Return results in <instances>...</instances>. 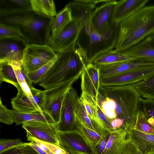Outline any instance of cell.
<instances>
[{"instance_id":"cell-38","label":"cell","mask_w":154,"mask_h":154,"mask_svg":"<svg viewBox=\"0 0 154 154\" xmlns=\"http://www.w3.org/2000/svg\"><path fill=\"white\" fill-rule=\"evenodd\" d=\"M77 117L83 122L88 128L96 132L83 105L80 102L79 100L77 110Z\"/></svg>"},{"instance_id":"cell-39","label":"cell","mask_w":154,"mask_h":154,"mask_svg":"<svg viewBox=\"0 0 154 154\" xmlns=\"http://www.w3.org/2000/svg\"><path fill=\"white\" fill-rule=\"evenodd\" d=\"M0 122L8 125H12L14 122L13 117L10 109H8L0 100Z\"/></svg>"},{"instance_id":"cell-14","label":"cell","mask_w":154,"mask_h":154,"mask_svg":"<svg viewBox=\"0 0 154 154\" xmlns=\"http://www.w3.org/2000/svg\"><path fill=\"white\" fill-rule=\"evenodd\" d=\"M22 125L23 128L26 132L33 137L41 141L60 146L57 123L37 122L26 123Z\"/></svg>"},{"instance_id":"cell-5","label":"cell","mask_w":154,"mask_h":154,"mask_svg":"<svg viewBox=\"0 0 154 154\" xmlns=\"http://www.w3.org/2000/svg\"><path fill=\"white\" fill-rule=\"evenodd\" d=\"M119 31V23H117L104 34L95 32L90 23L83 25L75 44L82 53L87 64L93 63L99 55L114 48Z\"/></svg>"},{"instance_id":"cell-23","label":"cell","mask_w":154,"mask_h":154,"mask_svg":"<svg viewBox=\"0 0 154 154\" xmlns=\"http://www.w3.org/2000/svg\"><path fill=\"white\" fill-rule=\"evenodd\" d=\"M131 135L143 154H147L154 151V134L140 131L134 128L131 130Z\"/></svg>"},{"instance_id":"cell-33","label":"cell","mask_w":154,"mask_h":154,"mask_svg":"<svg viewBox=\"0 0 154 154\" xmlns=\"http://www.w3.org/2000/svg\"><path fill=\"white\" fill-rule=\"evenodd\" d=\"M59 53H57L51 60L39 69L28 73V76L32 83L36 84L42 81L57 60Z\"/></svg>"},{"instance_id":"cell-19","label":"cell","mask_w":154,"mask_h":154,"mask_svg":"<svg viewBox=\"0 0 154 154\" xmlns=\"http://www.w3.org/2000/svg\"><path fill=\"white\" fill-rule=\"evenodd\" d=\"M107 0H74L69 2L66 5L70 9L72 18H81L83 25L91 23V14L96 7L97 5L102 3Z\"/></svg>"},{"instance_id":"cell-11","label":"cell","mask_w":154,"mask_h":154,"mask_svg":"<svg viewBox=\"0 0 154 154\" xmlns=\"http://www.w3.org/2000/svg\"><path fill=\"white\" fill-rule=\"evenodd\" d=\"M117 2L115 0H107L92 11L90 22L95 32L104 34L112 29L116 23L114 15Z\"/></svg>"},{"instance_id":"cell-43","label":"cell","mask_w":154,"mask_h":154,"mask_svg":"<svg viewBox=\"0 0 154 154\" xmlns=\"http://www.w3.org/2000/svg\"><path fill=\"white\" fill-rule=\"evenodd\" d=\"M111 126L114 130L121 128H124V121L123 120L116 118L111 120Z\"/></svg>"},{"instance_id":"cell-4","label":"cell","mask_w":154,"mask_h":154,"mask_svg":"<svg viewBox=\"0 0 154 154\" xmlns=\"http://www.w3.org/2000/svg\"><path fill=\"white\" fill-rule=\"evenodd\" d=\"M99 92L104 97L112 99L115 103L117 118L124 121V127L134 128L141 97L132 85L103 87Z\"/></svg>"},{"instance_id":"cell-12","label":"cell","mask_w":154,"mask_h":154,"mask_svg":"<svg viewBox=\"0 0 154 154\" xmlns=\"http://www.w3.org/2000/svg\"><path fill=\"white\" fill-rule=\"evenodd\" d=\"M154 75V65L148 66L100 78V85L103 87L132 85L147 79Z\"/></svg>"},{"instance_id":"cell-35","label":"cell","mask_w":154,"mask_h":154,"mask_svg":"<svg viewBox=\"0 0 154 154\" xmlns=\"http://www.w3.org/2000/svg\"><path fill=\"white\" fill-rule=\"evenodd\" d=\"M0 154H39L29 143H24L4 150Z\"/></svg>"},{"instance_id":"cell-31","label":"cell","mask_w":154,"mask_h":154,"mask_svg":"<svg viewBox=\"0 0 154 154\" xmlns=\"http://www.w3.org/2000/svg\"><path fill=\"white\" fill-rule=\"evenodd\" d=\"M132 85L141 96L144 99L154 100V75L147 79Z\"/></svg>"},{"instance_id":"cell-42","label":"cell","mask_w":154,"mask_h":154,"mask_svg":"<svg viewBox=\"0 0 154 154\" xmlns=\"http://www.w3.org/2000/svg\"><path fill=\"white\" fill-rule=\"evenodd\" d=\"M110 134L102 137L95 147L96 154H102L106 146Z\"/></svg>"},{"instance_id":"cell-28","label":"cell","mask_w":154,"mask_h":154,"mask_svg":"<svg viewBox=\"0 0 154 154\" xmlns=\"http://www.w3.org/2000/svg\"><path fill=\"white\" fill-rule=\"evenodd\" d=\"M32 10L51 17L57 15L55 5L53 0H29Z\"/></svg>"},{"instance_id":"cell-27","label":"cell","mask_w":154,"mask_h":154,"mask_svg":"<svg viewBox=\"0 0 154 154\" xmlns=\"http://www.w3.org/2000/svg\"><path fill=\"white\" fill-rule=\"evenodd\" d=\"M72 20L71 10L66 5L54 17L51 29V34L50 36L56 35Z\"/></svg>"},{"instance_id":"cell-21","label":"cell","mask_w":154,"mask_h":154,"mask_svg":"<svg viewBox=\"0 0 154 154\" xmlns=\"http://www.w3.org/2000/svg\"><path fill=\"white\" fill-rule=\"evenodd\" d=\"M12 107L14 110L22 112H43L35 100L29 97L21 88L17 89L16 96L11 100Z\"/></svg>"},{"instance_id":"cell-34","label":"cell","mask_w":154,"mask_h":154,"mask_svg":"<svg viewBox=\"0 0 154 154\" xmlns=\"http://www.w3.org/2000/svg\"><path fill=\"white\" fill-rule=\"evenodd\" d=\"M134 128L145 133L154 134V127L148 122L143 113L139 109Z\"/></svg>"},{"instance_id":"cell-16","label":"cell","mask_w":154,"mask_h":154,"mask_svg":"<svg viewBox=\"0 0 154 154\" xmlns=\"http://www.w3.org/2000/svg\"><path fill=\"white\" fill-rule=\"evenodd\" d=\"M81 90L97 101L101 86L99 68L93 63L87 64L81 76Z\"/></svg>"},{"instance_id":"cell-22","label":"cell","mask_w":154,"mask_h":154,"mask_svg":"<svg viewBox=\"0 0 154 154\" xmlns=\"http://www.w3.org/2000/svg\"><path fill=\"white\" fill-rule=\"evenodd\" d=\"M16 125L26 123L46 122L54 123L51 118L43 112H22L10 110Z\"/></svg>"},{"instance_id":"cell-8","label":"cell","mask_w":154,"mask_h":154,"mask_svg":"<svg viewBox=\"0 0 154 154\" xmlns=\"http://www.w3.org/2000/svg\"><path fill=\"white\" fill-rule=\"evenodd\" d=\"M131 129L122 127L113 131L102 154H137L138 146L131 136Z\"/></svg>"},{"instance_id":"cell-17","label":"cell","mask_w":154,"mask_h":154,"mask_svg":"<svg viewBox=\"0 0 154 154\" xmlns=\"http://www.w3.org/2000/svg\"><path fill=\"white\" fill-rule=\"evenodd\" d=\"M123 51L136 60L154 63V33Z\"/></svg>"},{"instance_id":"cell-13","label":"cell","mask_w":154,"mask_h":154,"mask_svg":"<svg viewBox=\"0 0 154 154\" xmlns=\"http://www.w3.org/2000/svg\"><path fill=\"white\" fill-rule=\"evenodd\" d=\"M58 138L60 146L70 154H95L79 131H58Z\"/></svg>"},{"instance_id":"cell-45","label":"cell","mask_w":154,"mask_h":154,"mask_svg":"<svg viewBox=\"0 0 154 154\" xmlns=\"http://www.w3.org/2000/svg\"><path fill=\"white\" fill-rule=\"evenodd\" d=\"M137 154H143L139 150H138Z\"/></svg>"},{"instance_id":"cell-20","label":"cell","mask_w":154,"mask_h":154,"mask_svg":"<svg viewBox=\"0 0 154 154\" xmlns=\"http://www.w3.org/2000/svg\"><path fill=\"white\" fill-rule=\"evenodd\" d=\"M149 0H122L117 1L114 20L119 23L145 7Z\"/></svg>"},{"instance_id":"cell-44","label":"cell","mask_w":154,"mask_h":154,"mask_svg":"<svg viewBox=\"0 0 154 154\" xmlns=\"http://www.w3.org/2000/svg\"><path fill=\"white\" fill-rule=\"evenodd\" d=\"M29 144L30 146L34 148L39 154H48L34 143L30 142L29 143Z\"/></svg>"},{"instance_id":"cell-10","label":"cell","mask_w":154,"mask_h":154,"mask_svg":"<svg viewBox=\"0 0 154 154\" xmlns=\"http://www.w3.org/2000/svg\"><path fill=\"white\" fill-rule=\"evenodd\" d=\"M82 27V21L81 18H73L56 35L50 36L47 44L55 51L62 52L76 42Z\"/></svg>"},{"instance_id":"cell-25","label":"cell","mask_w":154,"mask_h":154,"mask_svg":"<svg viewBox=\"0 0 154 154\" xmlns=\"http://www.w3.org/2000/svg\"><path fill=\"white\" fill-rule=\"evenodd\" d=\"M31 10L29 0H0V14Z\"/></svg>"},{"instance_id":"cell-26","label":"cell","mask_w":154,"mask_h":154,"mask_svg":"<svg viewBox=\"0 0 154 154\" xmlns=\"http://www.w3.org/2000/svg\"><path fill=\"white\" fill-rule=\"evenodd\" d=\"M9 63L13 69L21 88L29 97L33 99L30 90L33 87L32 83L28 76V73L23 67L22 62H12Z\"/></svg>"},{"instance_id":"cell-6","label":"cell","mask_w":154,"mask_h":154,"mask_svg":"<svg viewBox=\"0 0 154 154\" xmlns=\"http://www.w3.org/2000/svg\"><path fill=\"white\" fill-rule=\"evenodd\" d=\"M79 98L76 90L73 87L67 93L61 106L60 120L57 124L58 131H79L77 119Z\"/></svg>"},{"instance_id":"cell-3","label":"cell","mask_w":154,"mask_h":154,"mask_svg":"<svg viewBox=\"0 0 154 154\" xmlns=\"http://www.w3.org/2000/svg\"><path fill=\"white\" fill-rule=\"evenodd\" d=\"M87 64L82 53L75 43L67 50L60 53L57 60L39 85L48 89L81 77Z\"/></svg>"},{"instance_id":"cell-41","label":"cell","mask_w":154,"mask_h":154,"mask_svg":"<svg viewBox=\"0 0 154 154\" xmlns=\"http://www.w3.org/2000/svg\"><path fill=\"white\" fill-rule=\"evenodd\" d=\"M32 96L36 103L42 111L45 100V91L35 88L30 89Z\"/></svg>"},{"instance_id":"cell-37","label":"cell","mask_w":154,"mask_h":154,"mask_svg":"<svg viewBox=\"0 0 154 154\" xmlns=\"http://www.w3.org/2000/svg\"><path fill=\"white\" fill-rule=\"evenodd\" d=\"M22 38L20 32L16 28L0 23V39Z\"/></svg>"},{"instance_id":"cell-9","label":"cell","mask_w":154,"mask_h":154,"mask_svg":"<svg viewBox=\"0 0 154 154\" xmlns=\"http://www.w3.org/2000/svg\"><path fill=\"white\" fill-rule=\"evenodd\" d=\"M57 54L47 44H27L23 52L22 64L28 73L39 69Z\"/></svg>"},{"instance_id":"cell-46","label":"cell","mask_w":154,"mask_h":154,"mask_svg":"<svg viewBox=\"0 0 154 154\" xmlns=\"http://www.w3.org/2000/svg\"><path fill=\"white\" fill-rule=\"evenodd\" d=\"M147 154H154V151L150 152V153H149Z\"/></svg>"},{"instance_id":"cell-15","label":"cell","mask_w":154,"mask_h":154,"mask_svg":"<svg viewBox=\"0 0 154 154\" xmlns=\"http://www.w3.org/2000/svg\"><path fill=\"white\" fill-rule=\"evenodd\" d=\"M27 45L22 38L0 39V63H22L23 52Z\"/></svg>"},{"instance_id":"cell-32","label":"cell","mask_w":154,"mask_h":154,"mask_svg":"<svg viewBox=\"0 0 154 154\" xmlns=\"http://www.w3.org/2000/svg\"><path fill=\"white\" fill-rule=\"evenodd\" d=\"M79 100L83 105L91 120L94 119L97 115L98 101L91 95L83 91H82Z\"/></svg>"},{"instance_id":"cell-18","label":"cell","mask_w":154,"mask_h":154,"mask_svg":"<svg viewBox=\"0 0 154 154\" xmlns=\"http://www.w3.org/2000/svg\"><path fill=\"white\" fill-rule=\"evenodd\" d=\"M152 65H154V63L135 60L99 66L98 67L100 78Z\"/></svg>"},{"instance_id":"cell-7","label":"cell","mask_w":154,"mask_h":154,"mask_svg":"<svg viewBox=\"0 0 154 154\" xmlns=\"http://www.w3.org/2000/svg\"><path fill=\"white\" fill-rule=\"evenodd\" d=\"M81 77L51 88L46 89L45 100L42 111L48 114L54 122L57 124L59 121L62 103L69 91L74 83Z\"/></svg>"},{"instance_id":"cell-24","label":"cell","mask_w":154,"mask_h":154,"mask_svg":"<svg viewBox=\"0 0 154 154\" xmlns=\"http://www.w3.org/2000/svg\"><path fill=\"white\" fill-rule=\"evenodd\" d=\"M91 121L96 131L102 137L110 134L115 130L111 126V120L103 112L98 103L97 104V115Z\"/></svg>"},{"instance_id":"cell-2","label":"cell","mask_w":154,"mask_h":154,"mask_svg":"<svg viewBox=\"0 0 154 154\" xmlns=\"http://www.w3.org/2000/svg\"><path fill=\"white\" fill-rule=\"evenodd\" d=\"M154 33V5L144 7L119 23L114 49L123 51Z\"/></svg>"},{"instance_id":"cell-30","label":"cell","mask_w":154,"mask_h":154,"mask_svg":"<svg viewBox=\"0 0 154 154\" xmlns=\"http://www.w3.org/2000/svg\"><path fill=\"white\" fill-rule=\"evenodd\" d=\"M0 83L6 82L17 89L21 88L12 66L8 62L0 63Z\"/></svg>"},{"instance_id":"cell-1","label":"cell","mask_w":154,"mask_h":154,"mask_svg":"<svg viewBox=\"0 0 154 154\" xmlns=\"http://www.w3.org/2000/svg\"><path fill=\"white\" fill-rule=\"evenodd\" d=\"M54 17L32 10L0 14V23L16 28L27 44H46Z\"/></svg>"},{"instance_id":"cell-29","label":"cell","mask_w":154,"mask_h":154,"mask_svg":"<svg viewBox=\"0 0 154 154\" xmlns=\"http://www.w3.org/2000/svg\"><path fill=\"white\" fill-rule=\"evenodd\" d=\"M79 131L92 148L95 154V147L102 138L96 132L88 128L77 117Z\"/></svg>"},{"instance_id":"cell-40","label":"cell","mask_w":154,"mask_h":154,"mask_svg":"<svg viewBox=\"0 0 154 154\" xmlns=\"http://www.w3.org/2000/svg\"><path fill=\"white\" fill-rule=\"evenodd\" d=\"M24 143L19 138L1 139L0 140V152L5 149L22 144Z\"/></svg>"},{"instance_id":"cell-36","label":"cell","mask_w":154,"mask_h":154,"mask_svg":"<svg viewBox=\"0 0 154 154\" xmlns=\"http://www.w3.org/2000/svg\"><path fill=\"white\" fill-rule=\"evenodd\" d=\"M138 109L142 112L146 119L151 118L154 119V100L140 98Z\"/></svg>"}]
</instances>
